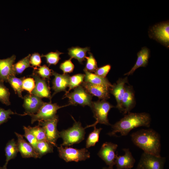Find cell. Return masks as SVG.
Returning a JSON list of instances; mask_svg holds the SVG:
<instances>
[{"instance_id":"6da1fadb","label":"cell","mask_w":169,"mask_h":169,"mask_svg":"<svg viewBox=\"0 0 169 169\" xmlns=\"http://www.w3.org/2000/svg\"><path fill=\"white\" fill-rule=\"evenodd\" d=\"M151 120L150 115L147 113L130 112L111 125L112 130L108 134L112 136L120 133L121 136H126L135 128L141 126L149 127Z\"/></svg>"},{"instance_id":"7a4b0ae2","label":"cell","mask_w":169,"mask_h":169,"mask_svg":"<svg viewBox=\"0 0 169 169\" xmlns=\"http://www.w3.org/2000/svg\"><path fill=\"white\" fill-rule=\"evenodd\" d=\"M131 136L133 143L144 152L161 156V137L159 134L154 130L140 129L132 133Z\"/></svg>"},{"instance_id":"3957f363","label":"cell","mask_w":169,"mask_h":169,"mask_svg":"<svg viewBox=\"0 0 169 169\" xmlns=\"http://www.w3.org/2000/svg\"><path fill=\"white\" fill-rule=\"evenodd\" d=\"M73 118L74 122L73 126L59 132L60 137L63 140L61 145L62 146H69L80 143L84 138L85 128L81 125L79 121L77 122Z\"/></svg>"},{"instance_id":"277c9868","label":"cell","mask_w":169,"mask_h":169,"mask_svg":"<svg viewBox=\"0 0 169 169\" xmlns=\"http://www.w3.org/2000/svg\"><path fill=\"white\" fill-rule=\"evenodd\" d=\"M114 107L106 100H101L92 102L90 108L96 120L94 124L88 125L85 128L95 126L98 123L111 125L109 121L108 115L109 111Z\"/></svg>"},{"instance_id":"5b68a950","label":"cell","mask_w":169,"mask_h":169,"mask_svg":"<svg viewBox=\"0 0 169 169\" xmlns=\"http://www.w3.org/2000/svg\"><path fill=\"white\" fill-rule=\"evenodd\" d=\"M57 147L59 156L66 162L84 161L90 157V153L86 148L77 149L68 146L63 147L61 145Z\"/></svg>"},{"instance_id":"8992f818","label":"cell","mask_w":169,"mask_h":169,"mask_svg":"<svg viewBox=\"0 0 169 169\" xmlns=\"http://www.w3.org/2000/svg\"><path fill=\"white\" fill-rule=\"evenodd\" d=\"M93 96L80 85L74 89L72 92L65 93L63 99L68 98L70 105H88L91 107Z\"/></svg>"},{"instance_id":"52a82bcc","label":"cell","mask_w":169,"mask_h":169,"mask_svg":"<svg viewBox=\"0 0 169 169\" xmlns=\"http://www.w3.org/2000/svg\"><path fill=\"white\" fill-rule=\"evenodd\" d=\"M70 105L69 104L65 105L60 106L56 103H52L51 102H44L37 113L29 114L31 118V123L36 121H41L51 119L56 115L58 110L61 108Z\"/></svg>"},{"instance_id":"ba28073f","label":"cell","mask_w":169,"mask_h":169,"mask_svg":"<svg viewBox=\"0 0 169 169\" xmlns=\"http://www.w3.org/2000/svg\"><path fill=\"white\" fill-rule=\"evenodd\" d=\"M150 37L167 47L169 46V23L167 21L155 24L148 32Z\"/></svg>"},{"instance_id":"9c48e42d","label":"cell","mask_w":169,"mask_h":169,"mask_svg":"<svg viewBox=\"0 0 169 169\" xmlns=\"http://www.w3.org/2000/svg\"><path fill=\"white\" fill-rule=\"evenodd\" d=\"M58 121V116L56 115L51 119L38 121V125L45 131L47 141L53 146H57L56 141L60 137L59 132L57 129Z\"/></svg>"},{"instance_id":"30bf717a","label":"cell","mask_w":169,"mask_h":169,"mask_svg":"<svg viewBox=\"0 0 169 169\" xmlns=\"http://www.w3.org/2000/svg\"><path fill=\"white\" fill-rule=\"evenodd\" d=\"M166 158L143 152L138 164L142 169H164Z\"/></svg>"},{"instance_id":"8fae6325","label":"cell","mask_w":169,"mask_h":169,"mask_svg":"<svg viewBox=\"0 0 169 169\" xmlns=\"http://www.w3.org/2000/svg\"><path fill=\"white\" fill-rule=\"evenodd\" d=\"M118 147L117 144L111 142H105L102 145L97 154L104 161L109 167L113 169L115 165L116 154L115 151Z\"/></svg>"},{"instance_id":"7c38bea8","label":"cell","mask_w":169,"mask_h":169,"mask_svg":"<svg viewBox=\"0 0 169 169\" xmlns=\"http://www.w3.org/2000/svg\"><path fill=\"white\" fill-rule=\"evenodd\" d=\"M31 76L33 78L35 82V86L32 91L31 94L41 98H48L50 100V102H51L52 97L51 95L49 84H48L47 82L48 81L41 78L33 72Z\"/></svg>"},{"instance_id":"4fadbf2b","label":"cell","mask_w":169,"mask_h":169,"mask_svg":"<svg viewBox=\"0 0 169 169\" xmlns=\"http://www.w3.org/2000/svg\"><path fill=\"white\" fill-rule=\"evenodd\" d=\"M16 59L14 54L7 58L0 59V82H7L11 76H15L13 65Z\"/></svg>"},{"instance_id":"5bb4252c","label":"cell","mask_w":169,"mask_h":169,"mask_svg":"<svg viewBox=\"0 0 169 169\" xmlns=\"http://www.w3.org/2000/svg\"><path fill=\"white\" fill-rule=\"evenodd\" d=\"M23 107L25 110L24 115L35 114L44 103L42 98L32 94H27L23 97Z\"/></svg>"},{"instance_id":"9a60e30c","label":"cell","mask_w":169,"mask_h":169,"mask_svg":"<svg viewBox=\"0 0 169 169\" xmlns=\"http://www.w3.org/2000/svg\"><path fill=\"white\" fill-rule=\"evenodd\" d=\"M136 100L133 87L125 85V90L121 101L120 111L124 114L130 113L135 107Z\"/></svg>"},{"instance_id":"2e32d148","label":"cell","mask_w":169,"mask_h":169,"mask_svg":"<svg viewBox=\"0 0 169 169\" xmlns=\"http://www.w3.org/2000/svg\"><path fill=\"white\" fill-rule=\"evenodd\" d=\"M81 85L90 94L97 97L100 100H106L110 98V88L108 87L84 81Z\"/></svg>"},{"instance_id":"e0dca14e","label":"cell","mask_w":169,"mask_h":169,"mask_svg":"<svg viewBox=\"0 0 169 169\" xmlns=\"http://www.w3.org/2000/svg\"><path fill=\"white\" fill-rule=\"evenodd\" d=\"M52 75L54 76L53 80L52 89L54 91L52 97L58 92L66 91L69 86L70 76L67 74H60L52 70Z\"/></svg>"},{"instance_id":"ac0fdd59","label":"cell","mask_w":169,"mask_h":169,"mask_svg":"<svg viewBox=\"0 0 169 169\" xmlns=\"http://www.w3.org/2000/svg\"><path fill=\"white\" fill-rule=\"evenodd\" d=\"M128 82L127 77L120 78L116 83L112 84L110 89V93L114 95L117 102L116 107L120 110L121 101L125 90V84Z\"/></svg>"},{"instance_id":"d6986e66","label":"cell","mask_w":169,"mask_h":169,"mask_svg":"<svg viewBox=\"0 0 169 169\" xmlns=\"http://www.w3.org/2000/svg\"><path fill=\"white\" fill-rule=\"evenodd\" d=\"M15 133L17 137V145L18 151L23 158H38V155L32 146L23 138V135L16 132Z\"/></svg>"},{"instance_id":"ffe728a7","label":"cell","mask_w":169,"mask_h":169,"mask_svg":"<svg viewBox=\"0 0 169 169\" xmlns=\"http://www.w3.org/2000/svg\"><path fill=\"white\" fill-rule=\"evenodd\" d=\"M123 150L125 154L122 156H118L116 154L115 165L116 169H131L134 165L136 160L128 148H124Z\"/></svg>"},{"instance_id":"44dd1931","label":"cell","mask_w":169,"mask_h":169,"mask_svg":"<svg viewBox=\"0 0 169 169\" xmlns=\"http://www.w3.org/2000/svg\"><path fill=\"white\" fill-rule=\"evenodd\" d=\"M150 57L149 49L146 47L142 48L137 54V59L135 64L130 70L125 74L124 75H132L138 68L146 67L148 64Z\"/></svg>"},{"instance_id":"7402d4cb","label":"cell","mask_w":169,"mask_h":169,"mask_svg":"<svg viewBox=\"0 0 169 169\" xmlns=\"http://www.w3.org/2000/svg\"><path fill=\"white\" fill-rule=\"evenodd\" d=\"M84 71L85 73L84 82L93 84L104 86L110 89L112 86V84L107 78L99 76L85 69H84Z\"/></svg>"},{"instance_id":"603a6c76","label":"cell","mask_w":169,"mask_h":169,"mask_svg":"<svg viewBox=\"0 0 169 169\" xmlns=\"http://www.w3.org/2000/svg\"><path fill=\"white\" fill-rule=\"evenodd\" d=\"M68 54L71 59H77L80 64H83L85 60L86 53L90 51V47H86L81 48L78 46L72 47L68 49Z\"/></svg>"},{"instance_id":"cb8c5ba5","label":"cell","mask_w":169,"mask_h":169,"mask_svg":"<svg viewBox=\"0 0 169 169\" xmlns=\"http://www.w3.org/2000/svg\"><path fill=\"white\" fill-rule=\"evenodd\" d=\"M5 151L6 156V162L3 167H0V169H7L8 161L14 158L18 152L17 143L14 139H12L7 143L5 148Z\"/></svg>"},{"instance_id":"d4e9b609","label":"cell","mask_w":169,"mask_h":169,"mask_svg":"<svg viewBox=\"0 0 169 169\" xmlns=\"http://www.w3.org/2000/svg\"><path fill=\"white\" fill-rule=\"evenodd\" d=\"M25 77L18 78L15 76L10 77L8 79V82L14 90L15 93L18 97L23 99L22 92L23 90V81Z\"/></svg>"},{"instance_id":"484cf974","label":"cell","mask_w":169,"mask_h":169,"mask_svg":"<svg viewBox=\"0 0 169 169\" xmlns=\"http://www.w3.org/2000/svg\"><path fill=\"white\" fill-rule=\"evenodd\" d=\"M35 152L38 158H41L43 155L53 152V146L46 141H38L36 148Z\"/></svg>"},{"instance_id":"4316f807","label":"cell","mask_w":169,"mask_h":169,"mask_svg":"<svg viewBox=\"0 0 169 169\" xmlns=\"http://www.w3.org/2000/svg\"><path fill=\"white\" fill-rule=\"evenodd\" d=\"M30 56L31 54H29L13 64V69L16 74H21L26 69L31 67L30 63Z\"/></svg>"},{"instance_id":"83f0119b","label":"cell","mask_w":169,"mask_h":169,"mask_svg":"<svg viewBox=\"0 0 169 169\" xmlns=\"http://www.w3.org/2000/svg\"><path fill=\"white\" fill-rule=\"evenodd\" d=\"M84 74H78L70 76L68 86L69 88L65 93L69 92L71 90L81 85L84 82Z\"/></svg>"},{"instance_id":"f1b7e54d","label":"cell","mask_w":169,"mask_h":169,"mask_svg":"<svg viewBox=\"0 0 169 169\" xmlns=\"http://www.w3.org/2000/svg\"><path fill=\"white\" fill-rule=\"evenodd\" d=\"M94 130L89 135L86 142V147L89 148L95 146L99 140V135L102 128H97L96 126H94Z\"/></svg>"},{"instance_id":"f546056e","label":"cell","mask_w":169,"mask_h":169,"mask_svg":"<svg viewBox=\"0 0 169 169\" xmlns=\"http://www.w3.org/2000/svg\"><path fill=\"white\" fill-rule=\"evenodd\" d=\"M63 54V53L56 50L55 52H51L45 55L42 54L41 56V57L45 58L47 63L50 66L57 64L61 59L60 55Z\"/></svg>"},{"instance_id":"4dcf8cb0","label":"cell","mask_w":169,"mask_h":169,"mask_svg":"<svg viewBox=\"0 0 169 169\" xmlns=\"http://www.w3.org/2000/svg\"><path fill=\"white\" fill-rule=\"evenodd\" d=\"M52 70L46 65L40 66L38 68L33 69V72L36 74L41 78L45 79L49 83L50 77L52 75Z\"/></svg>"},{"instance_id":"1f68e13d","label":"cell","mask_w":169,"mask_h":169,"mask_svg":"<svg viewBox=\"0 0 169 169\" xmlns=\"http://www.w3.org/2000/svg\"><path fill=\"white\" fill-rule=\"evenodd\" d=\"M28 127L38 141H48L45 131L41 126L38 125L33 127L28 126Z\"/></svg>"},{"instance_id":"d6a6232c","label":"cell","mask_w":169,"mask_h":169,"mask_svg":"<svg viewBox=\"0 0 169 169\" xmlns=\"http://www.w3.org/2000/svg\"><path fill=\"white\" fill-rule=\"evenodd\" d=\"M10 95L8 89L5 86L3 83L0 82V101L7 105H10Z\"/></svg>"},{"instance_id":"836d02e7","label":"cell","mask_w":169,"mask_h":169,"mask_svg":"<svg viewBox=\"0 0 169 169\" xmlns=\"http://www.w3.org/2000/svg\"><path fill=\"white\" fill-rule=\"evenodd\" d=\"M89 56H86V62L84 69L90 72H95L98 68L96 60L93 54L90 52H88Z\"/></svg>"},{"instance_id":"e575fe53","label":"cell","mask_w":169,"mask_h":169,"mask_svg":"<svg viewBox=\"0 0 169 169\" xmlns=\"http://www.w3.org/2000/svg\"><path fill=\"white\" fill-rule=\"evenodd\" d=\"M23 129L24 134L23 135V136L24 137L27 139L29 143L32 146L35 151L38 141L30 131L28 127L23 126Z\"/></svg>"},{"instance_id":"d590c367","label":"cell","mask_w":169,"mask_h":169,"mask_svg":"<svg viewBox=\"0 0 169 169\" xmlns=\"http://www.w3.org/2000/svg\"><path fill=\"white\" fill-rule=\"evenodd\" d=\"M72 59L70 58L61 63L59 66L60 69L62 71L63 74H67L73 72L74 66L72 62Z\"/></svg>"},{"instance_id":"8d00e7d4","label":"cell","mask_w":169,"mask_h":169,"mask_svg":"<svg viewBox=\"0 0 169 169\" xmlns=\"http://www.w3.org/2000/svg\"><path fill=\"white\" fill-rule=\"evenodd\" d=\"M17 114L21 115L16 113H14L11 110L9 109L5 110L4 109L0 107V125L6 122L8 119L11 118L10 115Z\"/></svg>"},{"instance_id":"74e56055","label":"cell","mask_w":169,"mask_h":169,"mask_svg":"<svg viewBox=\"0 0 169 169\" xmlns=\"http://www.w3.org/2000/svg\"><path fill=\"white\" fill-rule=\"evenodd\" d=\"M35 86V82L33 78L28 77L23 79V90L27 91L30 94Z\"/></svg>"},{"instance_id":"f35d334b","label":"cell","mask_w":169,"mask_h":169,"mask_svg":"<svg viewBox=\"0 0 169 169\" xmlns=\"http://www.w3.org/2000/svg\"><path fill=\"white\" fill-rule=\"evenodd\" d=\"M30 63L31 66L34 69L40 66L42 63L41 56L39 54L34 53L31 55L30 57Z\"/></svg>"},{"instance_id":"ab89813d","label":"cell","mask_w":169,"mask_h":169,"mask_svg":"<svg viewBox=\"0 0 169 169\" xmlns=\"http://www.w3.org/2000/svg\"><path fill=\"white\" fill-rule=\"evenodd\" d=\"M111 68V66L110 64H107L98 68L95 72V74L103 78H106L107 74L110 71Z\"/></svg>"},{"instance_id":"60d3db41","label":"cell","mask_w":169,"mask_h":169,"mask_svg":"<svg viewBox=\"0 0 169 169\" xmlns=\"http://www.w3.org/2000/svg\"><path fill=\"white\" fill-rule=\"evenodd\" d=\"M103 169H113L110 168L109 167H104L103 168ZM136 169H142L141 167L140 166L139 164H138Z\"/></svg>"}]
</instances>
